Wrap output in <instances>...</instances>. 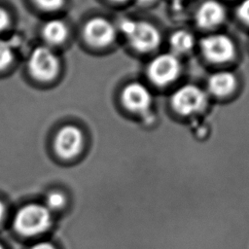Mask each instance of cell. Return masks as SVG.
<instances>
[{
  "mask_svg": "<svg viewBox=\"0 0 249 249\" xmlns=\"http://www.w3.org/2000/svg\"><path fill=\"white\" fill-rule=\"evenodd\" d=\"M65 197L62 194L58 192H52L46 197V207L51 209H58L64 205Z\"/></svg>",
  "mask_w": 249,
  "mask_h": 249,
  "instance_id": "cell-15",
  "label": "cell"
},
{
  "mask_svg": "<svg viewBox=\"0 0 249 249\" xmlns=\"http://www.w3.org/2000/svg\"><path fill=\"white\" fill-rule=\"evenodd\" d=\"M28 70L34 78L40 81H50L58 73L59 59L51 48L37 47L29 55Z\"/></svg>",
  "mask_w": 249,
  "mask_h": 249,
  "instance_id": "cell-3",
  "label": "cell"
},
{
  "mask_svg": "<svg viewBox=\"0 0 249 249\" xmlns=\"http://www.w3.org/2000/svg\"><path fill=\"white\" fill-rule=\"evenodd\" d=\"M86 41L94 47H106L110 45L116 36L114 25L104 18H93L84 27Z\"/></svg>",
  "mask_w": 249,
  "mask_h": 249,
  "instance_id": "cell-9",
  "label": "cell"
},
{
  "mask_svg": "<svg viewBox=\"0 0 249 249\" xmlns=\"http://www.w3.org/2000/svg\"><path fill=\"white\" fill-rule=\"evenodd\" d=\"M35 3L43 10L55 11L62 7L64 0H34Z\"/></svg>",
  "mask_w": 249,
  "mask_h": 249,
  "instance_id": "cell-16",
  "label": "cell"
},
{
  "mask_svg": "<svg viewBox=\"0 0 249 249\" xmlns=\"http://www.w3.org/2000/svg\"><path fill=\"white\" fill-rule=\"evenodd\" d=\"M200 51L207 60L214 63H223L233 57L235 48L233 42L228 36L213 34L201 40Z\"/></svg>",
  "mask_w": 249,
  "mask_h": 249,
  "instance_id": "cell-6",
  "label": "cell"
},
{
  "mask_svg": "<svg viewBox=\"0 0 249 249\" xmlns=\"http://www.w3.org/2000/svg\"><path fill=\"white\" fill-rule=\"evenodd\" d=\"M239 18L249 24V0H243L238 6L237 10Z\"/></svg>",
  "mask_w": 249,
  "mask_h": 249,
  "instance_id": "cell-17",
  "label": "cell"
},
{
  "mask_svg": "<svg viewBox=\"0 0 249 249\" xmlns=\"http://www.w3.org/2000/svg\"><path fill=\"white\" fill-rule=\"evenodd\" d=\"M180 72V60L172 53L157 55L148 66V76L158 86H166L172 83L177 79Z\"/></svg>",
  "mask_w": 249,
  "mask_h": 249,
  "instance_id": "cell-5",
  "label": "cell"
},
{
  "mask_svg": "<svg viewBox=\"0 0 249 249\" xmlns=\"http://www.w3.org/2000/svg\"><path fill=\"white\" fill-rule=\"evenodd\" d=\"M226 16L225 7L216 0L203 2L196 12V24L204 29H210L219 25Z\"/></svg>",
  "mask_w": 249,
  "mask_h": 249,
  "instance_id": "cell-10",
  "label": "cell"
},
{
  "mask_svg": "<svg viewBox=\"0 0 249 249\" xmlns=\"http://www.w3.org/2000/svg\"><path fill=\"white\" fill-rule=\"evenodd\" d=\"M122 101L128 110L148 115L153 102V96L146 86L138 82H132L123 89Z\"/></svg>",
  "mask_w": 249,
  "mask_h": 249,
  "instance_id": "cell-7",
  "label": "cell"
},
{
  "mask_svg": "<svg viewBox=\"0 0 249 249\" xmlns=\"http://www.w3.org/2000/svg\"><path fill=\"white\" fill-rule=\"evenodd\" d=\"M52 223L50 210L42 204H27L21 207L14 219L15 229L23 235H36L47 231Z\"/></svg>",
  "mask_w": 249,
  "mask_h": 249,
  "instance_id": "cell-2",
  "label": "cell"
},
{
  "mask_svg": "<svg viewBox=\"0 0 249 249\" xmlns=\"http://www.w3.org/2000/svg\"><path fill=\"white\" fill-rule=\"evenodd\" d=\"M236 86V78L230 71H218L208 79V89L212 94L223 96L231 92Z\"/></svg>",
  "mask_w": 249,
  "mask_h": 249,
  "instance_id": "cell-11",
  "label": "cell"
},
{
  "mask_svg": "<svg viewBox=\"0 0 249 249\" xmlns=\"http://www.w3.org/2000/svg\"><path fill=\"white\" fill-rule=\"evenodd\" d=\"M83 147L82 131L74 125L61 127L54 138V150L63 159H70L80 153Z\"/></svg>",
  "mask_w": 249,
  "mask_h": 249,
  "instance_id": "cell-8",
  "label": "cell"
},
{
  "mask_svg": "<svg viewBox=\"0 0 249 249\" xmlns=\"http://www.w3.org/2000/svg\"><path fill=\"white\" fill-rule=\"evenodd\" d=\"M14 47L9 41L0 39V70L8 67L14 59Z\"/></svg>",
  "mask_w": 249,
  "mask_h": 249,
  "instance_id": "cell-14",
  "label": "cell"
},
{
  "mask_svg": "<svg viewBox=\"0 0 249 249\" xmlns=\"http://www.w3.org/2000/svg\"><path fill=\"white\" fill-rule=\"evenodd\" d=\"M68 35L66 23L58 18L47 21L43 27V37L50 45H59L65 41Z\"/></svg>",
  "mask_w": 249,
  "mask_h": 249,
  "instance_id": "cell-12",
  "label": "cell"
},
{
  "mask_svg": "<svg viewBox=\"0 0 249 249\" xmlns=\"http://www.w3.org/2000/svg\"><path fill=\"white\" fill-rule=\"evenodd\" d=\"M112 1H116V2H124L126 0H112Z\"/></svg>",
  "mask_w": 249,
  "mask_h": 249,
  "instance_id": "cell-22",
  "label": "cell"
},
{
  "mask_svg": "<svg viewBox=\"0 0 249 249\" xmlns=\"http://www.w3.org/2000/svg\"><path fill=\"white\" fill-rule=\"evenodd\" d=\"M169 44L174 54H184L189 53L195 45V37L187 30L175 31L170 39Z\"/></svg>",
  "mask_w": 249,
  "mask_h": 249,
  "instance_id": "cell-13",
  "label": "cell"
},
{
  "mask_svg": "<svg viewBox=\"0 0 249 249\" xmlns=\"http://www.w3.org/2000/svg\"><path fill=\"white\" fill-rule=\"evenodd\" d=\"M153 1H155V0H137V2L140 3V4H149Z\"/></svg>",
  "mask_w": 249,
  "mask_h": 249,
  "instance_id": "cell-21",
  "label": "cell"
},
{
  "mask_svg": "<svg viewBox=\"0 0 249 249\" xmlns=\"http://www.w3.org/2000/svg\"><path fill=\"white\" fill-rule=\"evenodd\" d=\"M4 214H5V207H4L3 203L0 201V221L2 220Z\"/></svg>",
  "mask_w": 249,
  "mask_h": 249,
  "instance_id": "cell-20",
  "label": "cell"
},
{
  "mask_svg": "<svg viewBox=\"0 0 249 249\" xmlns=\"http://www.w3.org/2000/svg\"><path fill=\"white\" fill-rule=\"evenodd\" d=\"M207 103L206 93L196 85H184L177 89L171 96L174 110L183 116L201 111Z\"/></svg>",
  "mask_w": 249,
  "mask_h": 249,
  "instance_id": "cell-4",
  "label": "cell"
},
{
  "mask_svg": "<svg viewBox=\"0 0 249 249\" xmlns=\"http://www.w3.org/2000/svg\"><path fill=\"white\" fill-rule=\"evenodd\" d=\"M31 249H55L51 243L47 242V241H43V242H40V243H37L35 244Z\"/></svg>",
  "mask_w": 249,
  "mask_h": 249,
  "instance_id": "cell-19",
  "label": "cell"
},
{
  "mask_svg": "<svg viewBox=\"0 0 249 249\" xmlns=\"http://www.w3.org/2000/svg\"><path fill=\"white\" fill-rule=\"evenodd\" d=\"M120 30L129 45L138 52L149 53L160 43L159 30L150 22L124 18L120 23Z\"/></svg>",
  "mask_w": 249,
  "mask_h": 249,
  "instance_id": "cell-1",
  "label": "cell"
},
{
  "mask_svg": "<svg viewBox=\"0 0 249 249\" xmlns=\"http://www.w3.org/2000/svg\"><path fill=\"white\" fill-rule=\"evenodd\" d=\"M0 249H4V248H3V246H2L1 244H0Z\"/></svg>",
  "mask_w": 249,
  "mask_h": 249,
  "instance_id": "cell-23",
  "label": "cell"
},
{
  "mask_svg": "<svg viewBox=\"0 0 249 249\" xmlns=\"http://www.w3.org/2000/svg\"><path fill=\"white\" fill-rule=\"evenodd\" d=\"M10 21L11 18L9 14L4 9L0 8V32L8 28V26L10 25Z\"/></svg>",
  "mask_w": 249,
  "mask_h": 249,
  "instance_id": "cell-18",
  "label": "cell"
}]
</instances>
